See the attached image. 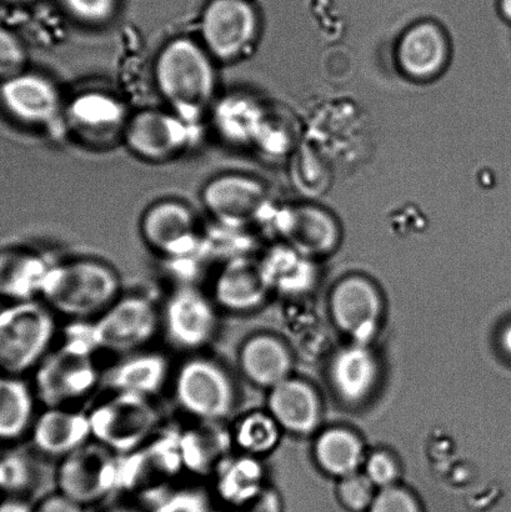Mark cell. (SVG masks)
<instances>
[{
	"label": "cell",
	"mask_w": 511,
	"mask_h": 512,
	"mask_svg": "<svg viewBox=\"0 0 511 512\" xmlns=\"http://www.w3.org/2000/svg\"><path fill=\"white\" fill-rule=\"evenodd\" d=\"M154 79L170 110L190 123L202 117L217 93L215 59L195 39L165 43L155 59Z\"/></svg>",
	"instance_id": "cell-1"
},
{
	"label": "cell",
	"mask_w": 511,
	"mask_h": 512,
	"mask_svg": "<svg viewBox=\"0 0 511 512\" xmlns=\"http://www.w3.org/2000/svg\"><path fill=\"white\" fill-rule=\"evenodd\" d=\"M119 298L117 271L94 259H75L50 265L40 291V299L54 313L78 321L95 318Z\"/></svg>",
	"instance_id": "cell-2"
},
{
	"label": "cell",
	"mask_w": 511,
	"mask_h": 512,
	"mask_svg": "<svg viewBox=\"0 0 511 512\" xmlns=\"http://www.w3.org/2000/svg\"><path fill=\"white\" fill-rule=\"evenodd\" d=\"M160 315L152 300L140 295L119 298L95 318L79 321L69 338L87 345L94 353L132 354L147 346L157 334Z\"/></svg>",
	"instance_id": "cell-3"
},
{
	"label": "cell",
	"mask_w": 511,
	"mask_h": 512,
	"mask_svg": "<svg viewBox=\"0 0 511 512\" xmlns=\"http://www.w3.org/2000/svg\"><path fill=\"white\" fill-rule=\"evenodd\" d=\"M57 333L54 311L37 299L0 310V371L17 376L37 368Z\"/></svg>",
	"instance_id": "cell-4"
},
{
	"label": "cell",
	"mask_w": 511,
	"mask_h": 512,
	"mask_svg": "<svg viewBox=\"0 0 511 512\" xmlns=\"http://www.w3.org/2000/svg\"><path fill=\"white\" fill-rule=\"evenodd\" d=\"M94 354L87 345L67 336L35 368V396L47 408H67L84 399L102 381Z\"/></svg>",
	"instance_id": "cell-5"
},
{
	"label": "cell",
	"mask_w": 511,
	"mask_h": 512,
	"mask_svg": "<svg viewBox=\"0 0 511 512\" xmlns=\"http://www.w3.org/2000/svg\"><path fill=\"white\" fill-rule=\"evenodd\" d=\"M92 440L114 454L130 453L152 436L159 415L150 398L113 393L88 413Z\"/></svg>",
	"instance_id": "cell-6"
},
{
	"label": "cell",
	"mask_w": 511,
	"mask_h": 512,
	"mask_svg": "<svg viewBox=\"0 0 511 512\" xmlns=\"http://www.w3.org/2000/svg\"><path fill=\"white\" fill-rule=\"evenodd\" d=\"M174 394L180 408L203 423H220L234 409L233 381L222 366L210 359L194 358L180 366Z\"/></svg>",
	"instance_id": "cell-7"
},
{
	"label": "cell",
	"mask_w": 511,
	"mask_h": 512,
	"mask_svg": "<svg viewBox=\"0 0 511 512\" xmlns=\"http://www.w3.org/2000/svg\"><path fill=\"white\" fill-rule=\"evenodd\" d=\"M258 34V15L245 0H213L200 19V43L218 62L244 57Z\"/></svg>",
	"instance_id": "cell-8"
},
{
	"label": "cell",
	"mask_w": 511,
	"mask_h": 512,
	"mask_svg": "<svg viewBox=\"0 0 511 512\" xmlns=\"http://www.w3.org/2000/svg\"><path fill=\"white\" fill-rule=\"evenodd\" d=\"M119 468L114 453L98 443H88L65 456L57 473L59 493L80 505L92 504L112 490Z\"/></svg>",
	"instance_id": "cell-9"
},
{
	"label": "cell",
	"mask_w": 511,
	"mask_h": 512,
	"mask_svg": "<svg viewBox=\"0 0 511 512\" xmlns=\"http://www.w3.org/2000/svg\"><path fill=\"white\" fill-rule=\"evenodd\" d=\"M162 320L169 343L184 351L203 349L212 343L218 330L213 301L192 286H183L170 295Z\"/></svg>",
	"instance_id": "cell-10"
},
{
	"label": "cell",
	"mask_w": 511,
	"mask_h": 512,
	"mask_svg": "<svg viewBox=\"0 0 511 512\" xmlns=\"http://www.w3.org/2000/svg\"><path fill=\"white\" fill-rule=\"evenodd\" d=\"M190 124L173 110H139L125 124V143L139 158L148 162H164L187 148Z\"/></svg>",
	"instance_id": "cell-11"
},
{
	"label": "cell",
	"mask_w": 511,
	"mask_h": 512,
	"mask_svg": "<svg viewBox=\"0 0 511 512\" xmlns=\"http://www.w3.org/2000/svg\"><path fill=\"white\" fill-rule=\"evenodd\" d=\"M0 105L20 124L45 127L59 118L63 98L52 79L24 70L0 83Z\"/></svg>",
	"instance_id": "cell-12"
},
{
	"label": "cell",
	"mask_w": 511,
	"mask_h": 512,
	"mask_svg": "<svg viewBox=\"0 0 511 512\" xmlns=\"http://www.w3.org/2000/svg\"><path fill=\"white\" fill-rule=\"evenodd\" d=\"M140 232L154 252L183 258L199 244L198 220L193 210L178 200H160L144 213Z\"/></svg>",
	"instance_id": "cell-13"
},
{
	"label": "cell",
	"mask_w": 511,
	"mask_h": 512,
	"mask_svg": "<svg viewBox=\"0 0 511 512\" xmlns=\"http://www.w3.org/2000/svg\"><path fill=\"white\" fill-rule=\"evenodd\" d=\"M203 203L218 222L243 227L264 208L265 192L257 180L243 175H220L203 189Z\"/></svg>",
	"instance_id": "cell-14"
},
{
	"label": "cell",
	"mask_w": 511,
	"mask_h": 512,
	"mask_svg": "<svg viewBox=\"0 0 511 512\" xmlns=\"http://www.w3.org/2000/svg\"><path fill=\"white\" fill-rule=\"evenodd\" d=\"M398 63L413 80L438 77L449 59V43L442 29L433 23H419L404 33L398 45Z\"/></svg>",
	"instance_id": "cell-15"
},
{
	"label": "cell",
	"mask_w": 511,
	"mask_h": 512,
	"mask_svg": "<svg viewBox=\"0 0 511 512\" xmlns=\"http://www.w3.org/2000/svg\"><path fill=\"white\" fill-rule=\"evenodd\" d=\"M40 453L63 459L92 440L88 414L67 408H47L32 426Z\"/></svg>",
	"instance_id": "cell-16"
},
{
	"label": "cell",
	"mask_w": 511,
	"mask_h": 512,
	"mask_svg": "<svg viewBox=\"0 0 511 512\" xmlns=\"http://www.w3.org/2000/svg\"><path fill=\"white\" fill-rule=\"evenodd\" d=\"M335 321L345 333L359 341L372 338L377 329L380 303L372 285L363 279H348L335 289L332 298Z\"/></svg>",
	"instance_id": "cell-17"
},
{
	"label": "cell",
	"mask_w": 511,
	"mask_h": 512,
	"mask_svg": "<svg viewBox=\"0 0 511 512\" xmlns=\"http://www.w3.org/2000/svg\"><path fill=\"white\" fill-rule=\"evenodd\" d=\"M169 363L165 356L152 351H135L102 375L112 393L152 398L167 383Z\"/></svg>",
	"instance_id": "cell-18"
},
{
	"label": "cell",
	"mask_w": 511,
	"mask_h": 512,
	"mask_svg": "<svg viewBox=\"0 0 511 512\" xmlns=\"http://www.w3.org/2000/svg\"><path fill=\"white\" fill-rule=\"evenodd\" d=\"M268 289L260 266L235 259L219 271L213 296L215 304L229 313H247L263 303Z\"/></svg>",
	"instance_id": "cell-19"
},
{
	"label": "cell",
	"mask_w": 511,
	"mask_h": 512,
	"mask_svg": "<svg viewBox=\"0 0 511 512\" xmlns=\"http://www.w3.org/2000/svg\"><path fill=\"white\" fill-rule=\"evenodd\" d=\"M269 409L274 420L293 433H309L318 423V400L312 389L297 380L287 379L274 386Z\"/></svg>",
	"instance_id": "cell-20"
},
{
	"label": "cell",
	"mask_w": 511,
	"mask_h": 512,
	"mask_svg": "<svg viewBox=\"0 0 511 512\" xmlns=\"http://www.w3.org/2000/svg\"><path fill=\"white\" fill-rule=\"evenodd\" d=\"M50 265L38 254L5 252L0 254V295L9 300L37 299Z\"/></svg>",
	"instance_id": "cell-21"
},
{
	"label": "cell",
	"mask_w": 511,
	"mask_h": 512,
	"mask_svg": "<svg viewBox=\"0 0 511 512\" xmlns=\"http://www.w3.org/2000/svg\"><path fill=\"white\" fill-rule=\"evenodd\" d=\"M240 368L253 384L274 388L287 380L290 359L278 340L260 335L245 341L239 354Z\"/></svg>",
	"instance_id": "cell-22"
},
{
	"label": "cell",
	"mask_w": 511,
	"mask_h": 512,
	"mask_svg": "<svg viewBox=\"0 0 511 512\" xmlns=\"http://www.w3.org/2000/svg\"><path fill=\"white\" fill-rule=\"evenodd\" d=\"M332 378L340 395L349 401H359L372 390L377 378V364L363 345H354L335 356Z\"/></svg>",
	"instance_id": "cell-23"
},
{
	"label": "cell",
	"mask_w": 511,
	"mask_h": 512,
	"mask_svg": "<svg viewBox=\"0 0 511 512\" xmlns=\"http://www.w3.org/2000/svg\"><path fill=\"white\" fill-rule=\"evenodd\" d=\"M214 123L228 142L249 143L262 130V109L245 95H227L215 107Z\"/></svg>",
	"instance_id": "cell-24"
},
{
	"label": "cell",
	"mask_w": 511,
	"mask_h": 512,
	"mask_svg": "<svg viewBox=\"0 0 511 512\" xmlns=\"http://www.w3.org/2000/svg\"><path fill=\"white\" fill-rule=\"evenodd\" d=\"M34 395L15 376L0 378V439L15 440L32 429Z\"/></svg>",
	"instance_id": "cell-25"
},
{
	"label": "cell",
	"mask_w": 511,
	"mask_h": 512,
	"mask_svg": "<svg viewBox=\"0 0 511 512\" xmlns=\"http://www.w3.org/2000/svg\"><path fill=\"white\" fill-rule=\"evenodd\" d=\"M69 113L74 125L92 134L108 133L124 120L122 104L103 93L78 95Z\"/></svg>",
	"instance_id": "cell-26"
},
{
	"label": "cell",
	"mask_w": 511,
	"mask_h": 512,
	"mask_svg": "<svg viewBox=\"0 0 511 512\" xmlns=\"http://www.w3.org/2000/svg\"><path fill=\"white\" fill-rule=\"evenodd\" d=\"M260 269L268 288H277L285 293H299L308 289L313 280L312 266L293 249L274 250Z\"/></svg>",
	"instance_id": "cell-27"
},
{
	"label": "cell",
	"mask_w": 511,
	"mask_h": 512,
	"mask_svg": "<svg viewBox=\"0 0 511 512\" xmlns=\"http://www.w3.org/2000/svg\"><path fill=\"white\" fill-rule=\"evenodd\" d=\"M288 233L298 252L309 254L327 252L337 237L332 219L315 209H299L293 215Z\"/></svg>",
	"instance_id": "cell-28"
},
{
	"label": "cell",
	"mask_w": 511,
	"mask_h": 512,
	"mask_svg": "<svg viewBox=\"0 0 511 512\" xmlns=\"http://www.w3.org/2000/svg\"><path fill=\"white\" fill-rule=\"evenodd\" d=\"M317 456L324 470L345 478L357 470L362 459V446L348 431L330 430L320 436Z\"/></svg>",
	"instance_id": "cell-29"
},
{
	"label": "cell",
	"mask_w": 511,
	"mask_h": 512,
	"mask_svg": "<svg viewBox=\"0 0 511 512\" xmlns=\"http://www.w3.org/2000/svg\"><path fill=\"white\" fill-rule=\"evenodd\" d=\"M219 489L230 503L240 505L260 493L262 469L250 458L229 460L219 471Z\"/></svg>",
	"instance_id": "cell-30"
},
{
	"label": "cell",
	"mask_w": 511,
	"mask_h": 512,
	"mask_svg": "<svg viewBox=\"0 0 511 512\" xmlns=\"http://www.w3.org/2000/svg\"><path fill=\"white\" fill-rule=\"evenodd\" d=\"M278 425L273 416L253 413L239 421L233 439L245 453L265 454L278 443Z\"/></svg>",
	"instance_id": "cell-31"
},
{
	"label": "cell",
	"mask_w": 511,
	"mask_h": 512,
	"mask_svg": "<svg viewBox=\"0 0 511 512\" xmlns=\"http://www.w3.org/2000/svg\"><path fill=\"white\" fill-rule=\"evenodd\" d=\"M220 438L215 431L193 430L180 443L183 460L193 470L204 471L220 460Z\"/></svg>",
	"instance_id": "cell-32"
},
{
	"label": "cell",
	"mask_w": 511,
	"mask_h": 512,
	"mask_svg": "<svg viewBox=\"0 0 511 512\" xmlns=\"http://www.w3.org/2000/svg\"><path fill=\"white\" fill-rule=\"evenodd\" d=\"M28 55L22 40L0 27V83L24 72Z\"/></svg>",
	"instance_id": "cell-33"
},
{
	"label": "cell",
	"mask_w": 511,
	"mask_h": 512,
	"mask_svg": "<svg viewBox=\"0 0 511 512\" xmlns=\"http://www.w3.org/2000/svg\"><path fill=\"white\" fill-rule=\"evenodd\" d=\"M339 496L348 509L359 511L372 504L373 483L368 476L352 474L345 476L339 486Z\"/></svg>",
	"instance_id": "cell-34"
},
{
	"label": "cell",
	"mask_w": 511,
	"mask_h": 512,
	"mask_svg": "<svg viewBox=\"0 0 511 512\" xmlns=\"http://www.w3.org/2000/svg\"><path fill=\"white\" fill-rule=\"evenodd\" d=\"M69 13L84 23L107 22L115 9V0H64Z\"/></svg>",
	"instance_id": "cell-35"
},
{
	"label": "cell",
	"mask_w": 511,
	"mask_h": 512,
	"mask_svg": "<svg viewBox=\"0 0 511 512\" xmlns=\"http://www.w3.org/2000/svg\"><path fill=\"white\" fill-rule=\"evenodd\" d=\"M370 512H419L412 496L404 490L388 488L373 501Z\"/></svg>",
	"instance_id": "cell-36"
},
{
	"label": "cell",
	"mask_w": 511,
	"mask_h": 512,
	"mask_svg": "<svg viewBox=\"0 0 511 512\" xmlns=\"http://www.w3.org/2000/svg\"><path fill=\"white\" fill-rule=\"evenodd\" d=\"M397 474V466L387 454H374L368 461L367 476L375 485L387 488L397 478Z\"/></svg>",
	"instance_id": "cell-37"
},
{
	"label": "cell",
	"mask_w": 511,
	"mask_h": 512,
	"mask_svg": "<svg viewBox=\"0 0 511 512\" xmlns=\"http://www.w3.org/2000/svg\"><path fill=\"white\" fill-rule=\"evenodd\" d=\"M32 512H83V506L59 493L40 501Z\"/></svg>",
	"instance_id": "cell-38"
},
{
	"label": "cell",
	"mask_w": 511,
	"mask_h": 512,
	"mask_svg": "<svg viewBox=\"0 0 511 512\" xmlns=\"http://www.w3.org/2000/svg\"><path fill=\"white\" fill-rule=\"evenodd\" d=\"M238 508V512H278L277 503L272 496L262 494V491L253 499L238 505Z\"/></svg>",
	"instance_id": "cell-39"
},
{
	"label": "cell",
	"mask_w": 511,
	"mask_h": 512,
	"mask_svg": "<svg viewBox=\"0 0 511 512\" xmlns=\"http://www.w3.org/2000/svg\"><path fill=\"white\" fill-rule=\"evenodd\" d=\"M0 512H32V509L22 501L8 500L0 504Z\"/></svg>",
	"instance_id": "cell-40"
},
{
	"label": "cell",
	"mask_w": 511,
	"mask_h": 512,
	"mask_svg": "<svg viewBox=\"0 0 511 512\" xmlns=\"http://www.w3.org/2000/svg\"><path fill=\"white\" fill-rule=\"evenodd\" d=\"M499 7L503 17L511 23V0H500Z\"/></svg>",
	"instance_id": "cell-41"
},
{
	"label": "cell",
	"mask_w": 511,
	"mask_h": 512,
	"mask_svg": "<svg viewBox=\"0 0 511 512\" xmlns=\"http://www.w3.org/2000/svg\"><path fill=\"white\" fill-rule=\"evenodd\" d=\"M502 340L505 350H507L508 353L511 355V325H509L508 328L505 329Z\"/></svg>",
	"instance_id": "cell-42"
},
{
	"label": "cell",
	"mask_w": 511,
	"mask_h": 512,
	"mask_svg": "<svg viewBox=\"0 0 511 512\" xmlns=\"http://www.w3.org/2000/svg\"><path fill=\"white\" fill-rule=\"evenodd\" d=\"M110 512H135V511L129 510V509H118V510H114V511H110Z\"/></svg>",
	"instance_id": "cell-43"
},
{
	"label": "cell",
	"mask_w": 511,
	"mask_h": 512,
	"mask_svg": "<svg viewBox=\"0 0 511 512\" xmlns=\"http://www.w3.org/2000/svg\"><path fill=\"white\" fill-rule=\"evenodd\" d=\"M12 2H27V0H12Z\"/></svg>",
	"instance_id": "cell-44"
}]
</instances>
